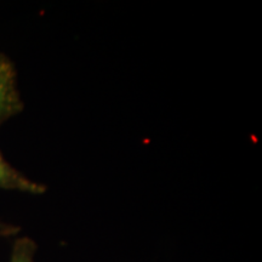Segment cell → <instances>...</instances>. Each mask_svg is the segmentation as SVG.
<instances>
[{
	"mask_svg": "<svg viewBox=\"0 0 262 262\" xmlns=\"http://www.w3.org/2000/svg\"><path fill=\"white\" fill-rule=\"evenodd\" d=\"M37 244L29 237L16 239L12 247L10 262H35Z\"/></svg>",
	"mask_w": 262,
	"mask_h": 262,
	"instance_id": "cell-3",
	"label": "cell"
},
{
	"mask_svg": "<svg viewBox=\"0 0 262 262\" xmlns=\"http://www.w3.org/2000/svg\"><path fill=\"white\" fill-rule=\"evenodd\" d=\"M0 189L17 191L28 194H42L47 192V187L44 185L33 181L14 168L4 158L2 150H0Z\"/></svg>",
	"mask_w": 262,
	"mask_h": 262,
	"instance_id": "cell-2",
	"label": "cell"
},
{
	"mask_svg": "<svg viewBox=\"0 0 262 262\" xmlns=\"http://www.w3.org/2000/svg\"><path fill=\"white\" fill-rule=\"evenodd\" d=\"M19 232V227L14 225L5 224V222L0 221V238L2 237H11V235L17 234Z\"/></svg>",
	"mask_w": 262,
	"mask_h": 262,
	"instance_id": "cell-4",
	"label": "cell"
},
{
	"mask_svg": "<svg viewBox=\"0 0 262 262\" xmlns=\"http://www.w3.org/2000/svg\"><path fill=\"white\" fill-rule=\"evenodd\" d=\"M17 85V72L12 61L0 54V126L24 111Z\"/></svg>",
	"mask_w": 262,
	"mask_h": 262,
	"instance_id": "cell-1",
	"label": "cell"
}]
</instances>
